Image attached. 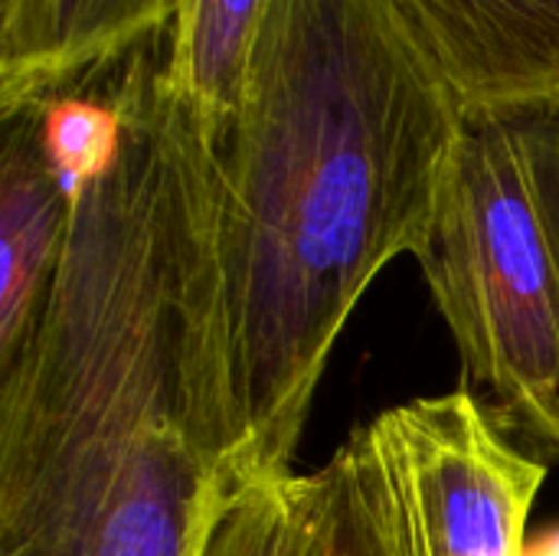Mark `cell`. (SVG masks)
<instances>
[{
  "label": "cell",
  "instance_id": "3",
  "mask_svg": "<svg viewBox=\"0 0 559 556\" xmlns=\"http://www.w3.org/2000/svg\"><path fill=\"white\" fill-rule=\"evenodd\" d=\"M413 259L498 423L559 462V108L465 111Z\"/></svg>",
  "mask_w": 559,
  "mask_h": 556
},
{
  "label": "cell",
  "instance_id": "2",
  "mask_svg": "<svg viewBox=\"0 0 559 556\" xmlns=\"http://www.w3.org/2000/svg\"><path fill=\"white\" fill-rule=\"evenodd\" d=\"M465 105L396 0H272L219 141L236 475L292 472L331 351L416 256Z\"/></svg>",
  "mask_w": 559,
  "mask_h": 556
},
{
  "label": "cell",
  "instance_id": "6",
  "mask_svg": "<svg viewBox=\"0 0 559 556\" xmlns=\"http://www.w3.org/2000/svg\"><path fill=\"white\" fill-rule=\"evenodd\" d=\"M0 370L36 338L72 236L75 197L43 134V98L0 105Z\"/></svg>",
  "mask_w": 559,
  "mask_h": 556
},
{
  "label": "cell",
  "instance_id": "9",
  "mask_svg": "<svg viewBox=\"0 0 559 556\" xmlns=\"http://www.w3.org/2000/svg\"><path fill=\"white\" fill-rule=\"evenodd\" d=\"M324 492V472L246 482L210 521L200 556H318Z\"/></svg>",
  "mask_w": 559,
  "mask_h": 556
},
{
  "label": "cell",
  "instance_id": "10",
  "mask_svg": "<svg viewBox=\"0 0 559 556\" xmlns=\"http://www.w3.org/2000/svg\"><path fill=\"white\" fill-rule=\"evenodd\" d=\"M321 472H324L328 492H324V521H321L318 556H380L367 524L360 521L357 508L350 505L334 465L328 462Z\"/></svg>",
  "mask_w": 559,
  "mask_h": 556
},
{
  "label": "cell",
  "instance_id": "4",
  "mask_svg": "<svg viewBox=\"0 0 559 556\" xmlns=\"http://www.w3.org/2000/svg\"><path fill=\"white\" fill-rule=\"evenodd\" d=\"M331 465L380 556H524L547 482L468 387L380 413Z\"/></svg>",
  "mask_w": 559,
  "mask_h": 556
},
{
  "label": "cell",
  "instance_id": "5",
  "mask_svg": "<svg viewBox=\"0 0 559 556\" xmlns=\"http://www.w3.org/2000/svg\"><path fill=\"white\" fill-rule=\"evenodd\" d=\"M465 111L559 108V0H396Z\"/></svg>",
  "mask_w": 559,
  "mask_h": 556
},
{
  "label": "cell",
  "instance_id": "7",
  "mask_svg": "<svg viewBox=\"0 0 559 556\" xmlns=\"http://www.w3.org/2000/svg\"><path fill=\"white\" fill-rule=\"evenodd\" d=\"M174 0H0V105L46 95L170 23Z\"/></svg>",
  "mask_w": 559,
  "mask_h": 556
},
{
  "label": "cell",
  "instance_id": "8",
  "mask_svg": "<svg viewBox=\"0 0 559 556\" xmlns=\"http://www.w3.org/2000/svg\"><path fill=\"white\" fill-rule=\"evenodd\" d=\"M272 0H174L164 26L167 75L203 115L216 144L242 102L255 33Z\"/></svg>",
  "mask_w": 559,
  "mask_h": 556
},
{
  "label": "cell",
  "instance_id": "1",
  "mask_svg": "<svg viewBox=\"0 0 559 556\" xmlns=\"http://www.w3.org/2000/svg\"><path fill=\"white\" fill-rule=\"evenodd\" d=\"M121 134L72 190L49 308L0 370V556H200L242 488L219 272V144L164 36L111 62Z\"/></svg>",
  "mask_w": 559,
  "mask_h": 556
}]
</instances>
